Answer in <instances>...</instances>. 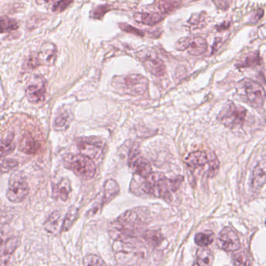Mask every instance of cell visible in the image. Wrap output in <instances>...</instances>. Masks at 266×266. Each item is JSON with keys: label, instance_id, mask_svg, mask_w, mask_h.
<instances>
[{"label": "cell", "instance_id": "obj_34", "mask_svg": "<svg viewBox=\"0 0 266 266\" xmlns=\"http://www.w3.org/2000/svg\"><path fill=\"white\" fill-rule=\"evenodd\" d=\"M112 9V7L110 5H99V6H96L94 9H92L89 16L91 18L101 20L104 15Z\"/></svg>", "mask_w": 266, "mask_h": 266}, {"label": "cell", "instance_id": "obj_19", "mask_svg": "<svg viewBox=\"0 0 266 266\" xmlns=\"http://www.w3.org/2000/svg\"><path fill=\"white\" fill-rule=\"evenodd\" d=\"M134 20L141 25L154 26L164 21V16L160 13H147L138 12L134 14Z\"/></svg>", "mask_w": 266, "mask_h": 266}, {"label": "cell", "instance_id": "obj_2", "mask_svg": "<svg viewBox=\"0 0 266 266\" xmlns=\"http://www.w3.org/2000/svg\"><path fill=\"white\" fill-rule=\"evenodd\" d=\"M149 212L145 208L126 211L114 223L113 234L116 240L129 239L136 236L148 221Z\"/></svg>", "mask_w": 266, "mask_h": 266}, {"label": "cell", "instance_id": "obj_33", "mask_svg": "<svg viewBox=\"0 0 266 266\" xmlns=\"http://www.w3.org/2000/svg\"><path fill=\"white\" fill-rule=\"evenodd\" d=\"M233 263L235 266H251L248 255L244 251L233 255Z\"/></svg>", "mask_w": 266, "mask_h": 266}, {"label": "cell", "instance_id": "obj_12", "mask_svg": "<svg viewBox=\"0 0 266 266\" xmlns=\"http://www.w3.org/2000/svg\"><path fill=\"white\" fill-rule=\"evenodd\" d=\"M46 80L41 76H34L27 84L25 93L28 101L32 104L42 102L46 93Z\"/></svg>", "mask_w": 266, "mask_h": 266}, {"label": "cell", "instance_id": "obj_41", "mask_svg": "<svg viewBox=\"0 0 266 266\" xmlns=\"http://www.w3.org/2000/svg\"><path fill=\"white\" fill-rule=\"evenodd\" d=\"M184 180V177L183 176H175V177H172V178L169 179L170 186H171V189L173 192H175L176 190L178 189L181 183Z\"/></svg>", "mask_w": 266, "mask_h": 266}, {"label": "cell", "instance_id": "obj_6", "mask_svg": "<svg viewBox=\"0 0 266 266\" xmlns=\"http://www.w3.org/2000/svg\"><path fill=\"white\" fill-rule=\"evenodd\" d=\"M247 110L242 107L237 106L234 103L226 104L220 111L218 120L230 129H235L236 127L241 126L245 121Z\"/></svg>", "mask_w": 266, "mask_h": 266}, {"label": "cell", "instance_id": "obj_28", "mask_svg": "<svg viewBox=\"0 0 266 266\" xmlns=\"http://www.w3.org/2000/svg\"><path fill=\"white\" fill-rule=\"evenodd\" d=\"M19 28L18 21L9 17H0V33H10Z\"/></svg>", "mask_w": 266, "mask_h": 266}, {"label": "cell", "instance_id": "obj_37", "mask_svg": "<svg viewBox=\"0 0 266 266\" xmlns=\"http://www.w3.org/2000/svg\"><path fill=\"white\" fill-rule=\"evenodd\" d=\"M18 166V161L14 159H5L0 164V172L7 173L16 169Z\"/></svg>", "mask_w": 266, "mask_h": 266}, {"label": "cell", "instance_id": "obj_30", "mask_svg": "<svg viewBox=\"0 0 266 266\" xmlns=\"http://www.w3.org/2000/svg\"><path fill=\"white\" fill-rule=\"evenodd\" d=\"M207 14L205 13H195L188 21V25L193 30L202 29L207 25Z\"/></svg>", "mask_w": 266, "mask_h": 266}, {"label": "cell", "instance_id": "obj_11", "mask_svg": "<svg viewBox=\"0 0 266 266\" xmlns=\"http://www.w3.org/2000/svg\"><path fill=\"white\" fill-rule=\"evenodd\" d=\"M177 51H186L192 56L204 54L208 48L207 40L203 37H187L180 38L175 44Z\"/></svg>", "mask_w": 266, "mask_h": 266}, {"label": "cell", "instance_id": "obj_5", "mask_svg": "<svg viewBox=\"0 0 266 266\" xmlns=\"http://www.w3.org/2000/svg\"><path fill=\"white\" fill-rule=\"evenodd\" d=\"M65 168L70 170L75 175L82 178H93L97 172L96 164L93 160L81 154H66L63 157Z\"/></svg>", "mask_w": 266, "mask_h": 266}, {"label": "cell", "instance_id": "obj_9", "mask_svg": "<svg viewBox=\"0 0 266 266\" xmlns=\"http://www.w3.org/2000/svg\"><path fill=\"white\" fill-rule=\"evenodd\" d=\"M140 248H138L133 241L128 240V239L116 240V243L113 244L114 251L116 253L118 262L125 264L142 257Z\"/></svg>", "mask_w": 266, "mask_h": 266}, {"label": "cell", "instance_id": "obj_31", "mask_svg": "<svg viewBox=\"0 0 266 266\" xmlns=\"http://www.w3.org/2000/svg\"><path fill=\"white\" fill-rule=\"evenodd\" d=\"M77 216H78V208L75 207H70L67 213L65 215L63 224H62V227H61V231H69L71 227L73 226L74 222L77 220Z\"/></svg>", "mask_w": 266, "mask_h": 266}, {"label": "cell", "instance_id": "obj_26", "mask_svg": "<svg viewBox=\"0 0 266 266\" xmlns=\"http://www.w3.org/2000/svg\"><path fill=\"white\" fill-rule=\"evenodd\" d=\"M72 121V114L69 111H62L59 114L54 121V128L57 131L67 129Z\"/></svg>", "mask_w": 266, "mask_h": 266}, {"label": "cell", "instance_id": "obj_25", "mask_svg": "<svg viewBox=\"0 0 266 266\" xmlns=\"http://www.w3.org/2000/svg\"><path fill=\"white\" fill-rule=\"evenodd\" d=\"M16 144L14 143V134L9 135L0 140V159L3 158L7 155L13 153L15 149Z\"/></svg>", "mask_w": 266, "mask_h": 266}, {"label": "cell", "instance_id": "obj_39", "mask_svg": "<svg viewBox=\"0 0 266 266\" xmlns=\"http://www.w3.org/2000/svg\"><path fill=\"white\" fill-rule=\"evenodd\" d=\"M11 230L9 228V226L6 224H2L0 225V246L6 243L10 237L13 236Z\"/></svg>", "mask_w": 266, "mask_h": 266}, {"label": "cell", "instance_id": "obj_22", "mask_svg": "<svg viewBox=\"0 0 266 266\" xmlns=\"http://www.w3.org/2000/svg\"><path fill=\"white\" fill-rule=\"evenodd\" d=\"M60 223H61V212L59 211H54L47 219L44 227L47 232L56 235H58L59 231Z\"/></svg>", "mask_w": 266, "mask_h": 266}, {"label": "cell", "instance_id": "obj_38", "mask_svg": "<svg viewBox=\"0 0 266 266\" xmlns=\"http://www.w3.org/2000/svg\"><path fill=\"white\" fill-rule=\"evenodd\" d=\"M118 26L123 31L127 32L129 34H134V35L139 36V37H146V36H147V33H145L144 30L138 29V28H135V27L132 26L129 24L121 23V24H119Z\"/></svg>", "mask_w": 266, "mask_h": 266}, {"label": "cell", "instance_id": "obj_17", "mask_svg": "<svg viewBox=\"0 0 266 266\" xmlns=\"http://www.w3.org/2000/svg\"><path fill=\"white\" fill-rule=\"evenodd\" d=\"M210 156L211 152L207 153L204 151H196L189 153L184 160V162L189 168L196 169L208 164L210 160Z\"/></svg>", "mask_w": 266, "mask_h": 266}, {"label": "cell", "instance_id": "obj_14", "mask_svg": "<svg viewBox=\"0 0 266 266\" xmlns=\"http://www.w3.org/2000/svg\"><path fill=\"white\" fill-rule=\"evenodd\" d=\"M217 245L223 251H236L240 249V242L238 236L231 227H225L219 234Z\"/></svg>", "mask_w": 266, "mask_h": 266}, {"label": "cell", "instance_id": "obj_29", "mask_svg": "<svg viewBox=\"0 0 266 266\" xmlns=\"http://www.w3.org/2000/svg\"><path fill=\"white\" fill-rule=\"evenodd\" d=\"M214 240V235L211 231H205V232L199 233L195 236V241L197 245L201 248H207L210 245Z\"/></svg>", "mask_w": 266, "mask_h": 266}, {"label": "cell", "instance_id": "obj_36", "mask_svg": "<svg viewBox=\"0 0 266 266\" xmlns=\"http://www.w3.org/2000/svg\"><path fill=\"white\" fill-rule=\"evenodd\" d=\"M84 266H108L101 258L95 255H87L84 259Z\"/></svg>", "mask_w": 266, "mask_h": 266}, {"label": "cell", "instance_id": "obj_35", "mask_svg": "<svg viewBox=\"0 0 266 266\" xmlns=\"http://www.w3.org/2000/svg\"><path fill=\"white\" fill-rule=\"evenodd\" d=\"M219 168H220V161L218 160L216 154L213 152H211L210 160L208 163V177H215L219 171Z\"/></svg>", "mask_w": 266, "mask_h": 266}, {"label": "cell", "instance_id": "obj_45", "mask_svg": "<svg viewBox=\"0 0 266 266\" xmlns=\"http://www.w3.org/2000/svg\"><path fill=\"white\" fill-rule=\"evenodd\" d=\"M53 0H36V2L38 5H45V4H49L52 2Z\"/></svg>", "mask_w": 266, "mask_h": 266}, {"label": "cell", "instance_id": "obj_46", "mask_svg": "<svg viewBox=\"0 0 266 266\" xmlns=\"http://www.w3.org/2000/svg\"><path fill=\"white\" fill-rule=\"evenodd\" d=\"M178 1L179 2H187V3H188V2H195V1H198V0H178Z\"/></svg>", "mask_w": 266, "mask_h": 266}, {"label": "cell", "instance_id": "obj_16", "mask_svg": "<svg viewBox=\"0 0 266 266\" xmlns=\"http://www.w3.org/2000/svg\"><path fill=\"white\" fill-rule=\"evenodd\" d=\"M41 147L39 140H37L30 132L23 135L19 143V149L27 154H34L41 149Z\"/></svg>", "mask_w": 266, "mask_h": 266}, {"label": "cell", "instance_id": "obj_32", "mask_svg": "<svg viewBox=\"0 0 266 266\" xmlns=\"http://www.w3.org/2000/svg\"><path fill=\"white\" fill-rule=\"evenodd\" d=\"M179 2H180L178 0H160L157 8L160 13L162 14L171 13L177 9V6H179Z\"/></svg>", "mask_w": 266, "mask_h": 266}, {"label": "cell", "instance_id": "obj_1", "mask_svg": "<svg viewBox=\"0 0 266 266\" xmlns=\"http://www.w3.org/2000/svg\"><path fill=\"white\" fill-rule=\"evenodd\" d=\"M132 193L138 196H148L160 198L166 202L172 201L169 179L160 172H155L147 178L136 175L130 184Z\"/></svg>", "mask_w": 266, "mask_h": 266}, {"label": "cell", "instance_id": "obj_8", "mask_svg": "<svg viewBox=\"0 0 266 266\" xmlns=\"http://www.w3.org/2000/svg\"><path fill=\"white\" fill-rule=\"evenodd\" d=\"M138 59L141 61L148 72L155 77H163L166 73V65L154 49L145 48L136 53Z\"/></svg>", "mask_w": 266, "mask_h": 266}, {"label": "cell", "instance_id": "obj_10", "mask_svg": "<svg viewBox=\"0 0 266 266\" xmlns=\"http://www.w3.org/2000/svg\"><path fill=\"white\" fill-rule=\"evenodd\" d=\"M77 144L80 153L91 160L99 158L102 155L104 144L101 138L95 136L79 138Z\"/></svg>", "mask_w": 266, "mask_h": 266}, {"label": "cell", "instance_id": "obj_47", "mask_svg": "<svg viewBox=\"0 0 266 266\" xmlns=\"http://www.w3.org/2000/svg\"></svg>", "mask_w": 266, "mask_h": 266}, {"label": "cell", "instance_id": "obj_42", "mask_svg": "<svg viewBox=\"0 0 266 266\" xmlns=\"http://www.w3.org/2000/svg\"><path fill=\"white\" fill-rule=\"evenodd\" d=\"M263 9H259L258 11L255 12L254 15L251 17V22L256 23L260 20L263 16Z\"/></svg>", "mask_w": 266, "mask_h": 266}, {"label": "cell", "instance_id": "obj_21", "mask_svg": "<svg viewBox=\"0 0 266 266\" xmlns=\"http://www.w3.org/2000/svg\"><path fill=\"white\" fill-rule=\"evenodd\" d=\"M214 260V255L210 249L201 248L198 249L196 262L192 266H211Z\"/></svg>", "mask_w": 266, "mask_h": 266}, {"label": "cell", "instance_id": "obj_27", "mask_svg": "<svg viewBox=\"0 0 266 266\" xmlns=\"http://www.w3.org/2000/svg\"><path fill=\"white\" fill-rule=\"evenodd\" d=\"M261 63L262 58L259 56V52H251L241 59V61H239L238 63H236V66L237 68L254 67L260 65Z\"/></svg>", "mask_w": 266, "mask_h": 266}, {"label": "cell", "instance_id": "obj_20", "mask_svg": "<svg viewBox=\"0 0 266 266\" xmlns=\"http://www.w3.org/2000/svg\"><path fill=\"white\" fill-rule=\"evenodd\" d=\"M71 184L67 178H62L52 185V196L55 199L66 201L71 192Z\"/></svg>", "mask_w": 266, "mask_h": 266}, {"label": "cell", "instance_id": "obj_40", "mask_svg": "<svg viewBox=\"0 0 266 266\" xmlns=\"http://www.w3.org/2000/svg\"><path fill=\"white\" fill-rule=\"evenodd\" d=\"M74 0H59L58 2L52 6V11L55 13H61L67 9L71 4H73Z\"/></svg>", "mask_w": 266, "mask_h": 266}, {"label": "cell", "instance_id": "obj_18", "mask_svg": "<svg viewBox=\"0 0 266 266\" xmlns=\"http://www.w3.org/2000/svg\"><path fill=\"white\" fill-rule=\"evenodd\" d=\"M266 181V159L262 160L254 168L251 175V185L255 190L263 188Z\"/></svg>", "mask_w": 266, "mask_h": 266}, {"label": "cell", "instance_id": "obj_15", "mask_svg": "<svg viewBox=\"0 0 266 266\" xmlns=\"http://www.w3.org/2000/svg\"><path fill=\"white\" fill-rule=\"evenodd\" d=\"M58 51L56 45L50 42L43 44L38 52L34 54L38 66L40 65H53L57 59Z\"/></svg>", "mask_w": 266, "mask_h": 266}, {"label": "cell", "instance_id": "obj_3", "mask_svg": "<svg viewBox=\"0 0 266 266\" xmlns=\"http://www.w3.org/2000/svg\"><path fill=\"white\" fill-rule=\"evenodd\" d=\"M112 86L116 91L129 96H141L149 88V80L138 73L117 76L112 80Z\"/></svg>", "mask_w": 266, "mask_h": 266}, {"label": "cell", "instance_id": "obj_43", "mask_svg": "<svg viewBox=\"0 0 266 266\" xmlns=\"http://www.w3.org/2000/svg\"><path fill=\"white\" fill-rule=\"evenodd\" d=\"M222 45H223V41H222L220 38H216V39L215 40L213 46H212V54L215 53L218 49H220Z\"/></svg>", "mask_w": 266, "mask_h": 266}, {"label": "cell", "instance_id": "obj_23", "mask_svg": "<svg viewBox=\"0 0 266 266\" xmlns=\"http://www.w3.org/2000/svg\"><path fill=\"white\" fill-rule=\"evenodd\" d=\"M119 185L118 184L116 180L113 179H109L107 180L104 185V197H103V203H110L114 198L118 196L119 193Z\"/></svg>", "mask_w": 266, "mask_h": 266}, {"label": "cell", "instance_id": "obj_13", "mask_svg": "<svg viewBox=\"0 0 266 266\" xmlns=\"http://www.w3.org/2000/svg\"><path fill=\"white\" fill-rule=\"evenodd\" d=\"M129 164L131 171L135 174V175H138L144 178H147L153 173V170L149 160L144 158V156H140L137 149H133L131 152Z\"/></svg>", "mask_w": 266, "mask_h": 266}, {"label": "cell", "instance_id": "obj_24", "mask_svg": "<svg viewBox=\"0 0 266 266\" xmlns=\"http://www.w3.org/2000/svg\"><path fill=\"white\" fill-rule=\"evenodd\" d=\"M144 238L147 244L152 248H159L164 242V237L160 231L156 230H149L144 233Z\"/></svg>", "mask_w": 266, "mask_h": 266}, {"label": "cell", "instance_id": "obj_44", "mask_svg": "<svg viewBox=\"0 0 266 266\" xmlns=\"http://www.w3.org/2000/svg\"><path fill=\"white\" fill-rule=\"evenodd\" d=\"M230 27V24L229 23H224V24H222V25H219V26L216 27V28H217L218 30H226V29H228V28Z\"/></svg>", "mask_w": 266, "mask_h": 266}, {"label": "cell", "instance_id": "obj_7", "mask_svg": "<svg viewBox=\"0 0 266 266\" xmlns=\"http://www.w3.org/2000/svg\"><path fill=\"white\" fill-rule=\"evenodd\" d=\"M30 188L22 172H14L9 177L6 197L12 203H21L26 199Z\"/></svg>", "mask_w": 266, "mask_h": 266}, {"label": "cell", "instance_id": "obj_4", "mask_svg": "<svg viewBox=\"0 0 266 266\" xmlns=\"http://www.w3.org/2000/svg\"><path fill=\"white\" fill-rule=\"evenodd\" d=\"M236 93L246 103H248L255 108L263 107L266 93L264 88L259 83L251 79H243L236 84Z\"/></svg>", "mask_w": 266, "mask_h": 266}]
</instances>
